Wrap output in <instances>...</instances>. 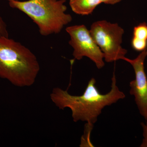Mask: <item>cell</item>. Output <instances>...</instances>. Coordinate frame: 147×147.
Wrapping results in <instances>:
<instances>
[{"instance_id": "obj_1", "label": "cell", "mask_w": 147, "mask_h": 147, "mask_svg": "<svg viewBox=\"0 0 147 147\" xmlns=\"http://www.w3.org/2000/svg\"><path fill=\"white\" fill-rule=\"evenodd\" d=\"M96 84L95 79L92 78L83 94L80 96L72 95L67 91L55 88L50 94V98L60 110L69 108L74 121L86 122L89 127L92 129L103 108L125 97L124 93L117 86L115 73L112 78L111 89L106 94L100 93Z\"/></svg>"}, {"instance_id": "obj_2", "label": "cell", "mask_w": 147, "mask_h": 147, "mask_svg": "<svg viewBox=\"0 0 147 147\" xmlns=\"http://www.w3.org/2000/svg\"><path fill=\"white\" fill-rule=\"evenodd\" d=\"M40 67L35 55L20 42L0 36V77L18 87L34 84Z\"/></svg>"}, {"instance_id": "obj_3", "label": "cell", "mask_w": 147, "mask_h": 147, "mask_svg": "<svg viewBox=\"0 0 147 147\" xmlns=\"http://www.w3.org/2000/svg\"><path fill=\"white\" fill-rule=\"evenodd\" d=\"M66 0H8L11 8L26 13L37 25L44 36L57 34L72 21L71 15L65 13Z\"/></svg>"}, {"instance_id": "obj_4", "label": "cell", "mask_w": 147, "mask_h": 147, "mask_svg": "<svg viewBox=\"0 0 147 147\" xmlns=\"http://www.w3.org/2000/svg\"><path fill=\"white\" fill-rule=\"evenodd\" d=\"M94 41L104 55L107 63L123 60L127 51L121 46L124 30L117 24L105 20L93 23L90 30Z\"/></svg>"}, {"instance_id": "obj_5", "label": "cell", "mask_w": 147, "mask_h": 147, "mask_svg": "<svg viewBox=\"0 0 147 147\" xmlns=\"http://www.w3.org/2000/svg\"><path fill=\"white\" fill-rule=\"evenodd\" d=\"M66 31L70 37L69 43L73 47L75 59L80 60L86 57L94 63L97 68L100 69L104 66L103 53L85 25L69 26Z\"/></svg>"}, {"instance_id": "obj_6", "label": "cell", "mask_w": 147, "mask_h": 147, "mask_svg": "<svg viewBox=\"0 0 147 147\" xmlns=\"http://www.w3.org/2000/svg\"><path fill=\"white\" fill-rule=\"evenodd\" d=\"M147 56V48L134 59L124 57L123 60L130 64L134 69L135 78L129 83V93L134 96V100L142 117L147 121V77L144 62Z\"/></svg>"}, {"instance_id": "obj_7", "label": "cell", "mask_w": 147, "mask_h": 147, "mask_svg": "<svg viewBox=\"0 0 147 147\" xmlns=\"http://www.w3.org/2000/svg\"><path fill=\"white\" fill-rule=\"evenodd\" d=\"M122 0H69V5L72 11L79 15L91 14L95 8L102 3L115 5Z\"/></svg>"}, {"instance_id": "obj_8", "label": "cell", "mask_w": 147, "mask_h": 147, "mask_svg": "<svg viewBox=\"0 0 147 147\" xmlns=\"http://www.w3.org/2000/svg\"><path fill=\"white\" fill-rule=\"evenodd\" d=\"M131 47L137 52H142L147 48V24L140 23L133 28L131 41Z\"/></svg>"}, {"instance_id": "obj_9", "label": "cell", "mask_w": 147, "mask_h": 147, "mask_svg": "<svg viewBox=\"0 0 147 147\" xmlns=\"http://www.w3.org/2000/svg\"><path fill=\"white\" fill-rule=\"evenodd\" d=\"M142 128H143V135L144 138L142 144L140 145L141 147H147V121L146 123L142 122L141 123Z\"/></svg>"}, {"instance_id": "obj_10", "label": "cell", "mask_w": 147, "mask_h": 147, "mask_svg": "<svg viewBox=\"0 0 147 147\" xmlns=\"http://www.w3.org/2000/svg\"><path fill=\"white\" fill-rule=\"evenodd\" d=\"M7 1H8V0H7Z\"/></svg>"}]
</instances>
